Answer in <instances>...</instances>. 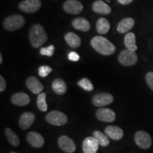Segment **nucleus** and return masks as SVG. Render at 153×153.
<instances>
[{"label":"nucleus","mask_w":153,"mask_h":153,"mask_svg":"<svg viewBox=\"0 0 153 153\" xmlns=\"http://www.w3.org/2000/svg\"><path fill=\"white\" fill-rule=\"evenodd\" d=\"M27 140L29 144L34 148H41L45 143L43 137L37 132H29L26 136Z\"/></svg>","instance_id":"13"},{"label":"nucleus","mask_w":153,"mask_h":153,"mask_svg":"<svg viewBox=\"0 0 153 153\" xmlns=\"http://www.w3.org/2000/svg\"><path fill=\"white\" fill-rule=\"evenodd\" d=\"M114 101V97L108 93H99L96 94L92 99V103L97 107L109 105Z\"/></svg>","instance_id":"8"},{"label":"nucleus","mask_w":153,"mask_h":153,"mask_svg":"<svg viewBox=\"0 0 153 153\" xmlns=\"http://www.w3.org/2000/svg\"><path fill=\"white\" fill-rule=\"evenodd\" d=\"M46 120L50 124L54 126H63L68 122V117L65 114L58 111H53L47 114Z\"/></svg>","instance_id":"6"},{"label":"nucleus","mask_w":153,"mask_h":153,"mask_svg":"<svg viewBox=\"0 0 153 153\" xmlns=\"http://www.w3.org/2000/svg\"><path fill=\"white\" fill-rule=\"evenodd\" d=\"M105 133L107 136L114 140H119L123 136V130L118 126H107L105 128Z\"/></svg>","instance_id":"16"},{"label":"nucleus","mask_w":153,"mask_h":153,"mask_svg":"<svg viewBox=\"0 0 153 153\" xmlns=\"http://www.w3.org/2000/svg\"><path fill=\"white\" fill-rule=\"evenodd\" d=\"M93 136L98 141L99 144L102 147H106L109 144V140L107 135L99 131H95L93 133Z\"/></svg>","instance_id":"26"},{"label":"nucleus","mask_w":153,"mask_h":153,"mask_svg":"<svg viewBox=\"0 0 153 153\" xmlns=\"http://www.w3.org/2000/svg\"><path fill=\"white\" fill-rule=\"evenodd\" d=\"M99 143L94 136L85 139L82 144L84 153H97L99 148Z\"/></svg>","instance_id":"11"},{"label":"nucleus","mask_w":153,"mask_h":153,"mask_svg":"<svg viewBox=\"0 0 153 153\" xmlns=\"http://www.w3.org/2000/svg\"><path fill=\"white\" fill-rule=\"evenodd\" d=\"M54 51L55 46L53 45H51L48 47L42 48L40 50V53H41L42 55L51 57L53 56V54H54Z\"/></svg>","instance_id":"29"},{"label":"nucleus","mask_w":153,"mask_h":153,"mask_svg":"<svg viewBox=\"0 0 153 153\" xmlns=\"http://www.w3.org/2000/svg\"><path fill=\"white\" fill-rule=\"evenodd\" d=\"M110 29V24L105 18H101L97 21V30L99 33L106 34Z\"/></svg>","instance_id":"24"},{"label":"nucleus","mask_w":153,"mask_h":153,"mask_svg":"<svg viewBox=\"0 0 153 153\" xmlns=\"http://www.w3.org/2000/svg\"><path fill=\"white\" fill-rule=\"evenodd\" d=\"M68 59L72 62H76L79 60V55L76 52H70L68 54Z\"/></svg>","instance_id":"32"},{"label":"nucleus","mask_w":153,"mask_h":153,"mask_svg":"<svg viewBox=\"0 0 153 153\" xmlns=\"http://www.w3.org/2000/svg\"><path fill=\"white\" fill-rule=\"evenodd\" d=\"M93 11L101 14H108L111 13V7L101 0L96 1L92 5Z\"/></svg>","instance_id":"19"},{"label":"nucleus","mask_w":153,"mask_h":153,"mask_svg":"<svg viewBox=\"0 0 153 153\" xmlns=\"http://www.w3.org/2000/svg\"><path fill=\"white\" fill-rule=\"evenodd\" d=\"M65 39L69 45L73 48H76L81 45V39L76 34L69 32L65 36Z\"/></svg>","instance_id":"21"},{"label":"nucleus","mask_w":153,"mask_h":153,"mask_svg":"<svg viewBox=\"0 0 153 153\" xmlns=\"http://www.w3.org/2000/svg\"><path fill=\"white\" fill-rule=\"evenodd\" d=\"M145 80H146L147 84L149 86V87L153 91V72H150L147 73L145 76Z\"/></svg>","instance_id":"31"},{"label":"nucleus","mask_w":153,"mask_h":153,"mask_svg":"<svg viewBox=\"0 0 153 153\" xmlns=\"http://www.w3.org/2000/svg\"><path fill=\"white\" fill-rule=\"evenodd\" d=\"M118 62L123 66L134 65L137 61V56L134 51L124 50L120 53L118 57Z\"/></svg>","instance_id":"5"},{"label":"nucleus","mask_w":153,"mask_h":153,"mask_svg":"<svg viewBox=\"0 0 153 153\" xmlns=\"http://www.w3.org/2000/svg\"><path fill=\"white\" fill-rule=\"evenodd\" d=\"M41 7V2L40 0H25L19 5V9L26 13H35Z\"/></svg>","instance_id":"7"},{"label":"nucleus","mask_w":153,"mask_h":153,"mask_svg":"<svg viewBox=\"0 0 153 153\" xmlns=\"http://www.w3.org/2000/svg\"><path fill=\"white\" fill-rule=\"evenodd\" d=\"M77 85L82 89L87 91H91L94 89V86L91 82L87 78H83L77 82Z\"/></svg>","instance_id":"28"},{"label":"nucleus","mask_w":153,"mask_h":153,"mask_svg":"<svg viewBox=\"0 0 153 153\" xmlns=\"http://www.w3.org/2000/svg\"><path fill=\"white\" fill-rule=\"evenodd\" d=\"M11 102L16 106H26L29 104L30 98L28 94L24 92H19L15 94L11 97Z\"/></svg>","instance_id":"17"},{"label":"nucleus","mask_w":153,"mask_h":153,"mask_svg":"<svg viewBox=\"0 0 153 153\" xmlns=\"http://www.w3.org/2000/svg\"><path fill=\"white\" fill-rule=\"evenodd\" d=\"M58 145L63 151L68 153H72L76 150L75 143L67 135H62L58 139Z\"/></svg>","instance_id":"9"},{"label":"nucleus","mask_w":153,"mask_h":153,"mask_svg":"<svg viewBox=\"0 0 153 153\" xmlns=\"http://www.w3.org/2000/svg\"><path fill=\"white\" fill-rule=\"evenodd\" d=\"M133 0H118V1L120 4L123 5H126V4H128L131 3Z\"/></svg>","instance_id":"34"},{"label":"nucleus","mask_w":153,"mask_h":153,"mask_svg":"<svg viewBox=\"0 0 153 153\" xmlns=\"http://www.w3.org/2000/svg\"><path fill=\"white\" fill-rule=\"evenodd\" d=\"M6 87H7V83H6L4 78L1 75L0 76V91H4Z\"/></svg>","instance_id":"33"},{"label":"nucleus","mask_w":153,"mask_h":153,"mask_svg":"<svg viewBox=\"0 0 153 153\" xmlns=\"http://www.w3.org/2000/svg\"><path fill=\"white\" fill-rule=\"evenodd\" d=\"M96 116L99 120L104 122H108V123L114 121L116 119V114L110 108H99L96 113Z\"/></svg>","instance_id":"12"},{"label":"nucleus","mask_w":153,"mask_h":153,"mask_svg":"<svg viewBox=\"0 0 153 153\" xmlns=\"http://www.w3.org/2000/svg\"><path fill=\"white\" fill-rule=\"evenodd\" d=\"M135 41H136L135 36L133 33H128L124 38V43H125L126 47L127 48L128 50L134 51V52L137 48Z\"/></svg>","instance_id":"22"},{"label":"nucleus","mask_w":153,"mask_h":153,"mask_svg":"<svg viewBox=\"0 0 153 153\" xmlns=\"http://www.w3.org/2000/svg\"><path fill=\"white\" fill-rule=\"evenodd\" d=\"M25 24V19L21 15H12L5 19L4 27L9 31H14L22 28Z\"/></svg>","instance_id":"3"},{"label":"nucleus","mask_w":153,"mask_h":153,"mask_svg":"<svg viewBox=\"0 0 153 153\" xmlns=\"http://www.w3.org/2000/svg\"><path fill=\"white\" fill-rule=\"evenodd\" d=\"M26 85L30 91H31L33 94H41L43 89V85L35 76H29L26 79Z\"/></svg>","instance_id":"14"},{"label":"nucleus","mask_w":153,"mask_h":153,"mask_svg":"<svg viewBox=\"0 0 153 153\" xmlns=\"http://www.w3.org/2000/svg\"><path fill=\"white\" fill-rule=\"evenodd\" d=\"M63 9L69 14H78L83 10V6L76 0H68L63 4Z\"/></svg>","instance_id":"10"},{"label":"nucleus","mask_w":153,"mask_h":153,"mask_svg":"<svg viewBox=\"0 0 153 153\" xmlns=\"http://www.w3.org/2000/svg\"><path fill=\"white\" fill-rule=\"evenodd\" d=\"M93 48L101 55H110L115 53L116 47L112 43L102 36H95L91 41Z\"/></svg>","instance_id":"1"},{"label":"nucleus","mask_w":153,"mask_h":153,"mask_svg":"<svg viewBox=\"0 0 153 153\" xmlns=\"http://www.w3.org/2000/svg\"><path fill=\"white\" fill-rule=\"evenodd\" d=\"M3 62V57H2V55L0 54V64H1Z\"/></svg>","instance_id":"35"},{"label":"nucleus","mask_w":153,"mask_h":153,"mask_svg":"<svg viewBox=\"0 0 153 153\" xmlns=\"http://www.w3.org/2000/svg\"><path fill=\"white\" fill-rule=\"evenodd\" d=\"M52 88L57 94L62 95L66 92L67 86L65 82L61 79H56L53 82Z\"/></svg>","instance_id":"23"},{"label":"nucleus","mask_w":153,"mask_h":153,"mask_svg":"<svg viewBox=\"0 0 153 153\" xmlns=\"http://www.w3.org/2000/svg\"><path fill=\"white\" fill-rule=\"evenodd\" d=\"M72 26L75 29L87 32L90 29V24L87 19L85 18H76L72 23Z\"/></svg>","instance_id":"20"},{"label":"nucleus","mask_w":153,"mask_h":153,"mask_svg":"<svg viewBox=\"0 0 153 153\" xmlns=\"http://www.w3.org/2000/svg\"><path fill=\"white\" fill-rule=\"evenodd\" d=\"M46 94L45 93H41L38 96L37 98V106L41 110V111H46L48 109V105L46 103Z\"/></svg>","instance_id":"27"},{"label":"nucleus","mask_w":153,"mask_h":153,"mask_svg":"<svg viewBox=\"0 0 153 153\" xmlns=\"http://www.w3.org/2000/svg\"><path fill=\"white\" fill-rule=\"evenodd\" d=\"M10 153H17V152H11Z\"/></svg>","instance_id":"36"},{"label":"nucleus","mask_w":153,"mask_h":153,"mask_svg":"<svg viewBox=\"0 0 153 153\" xmlns=\"http://www.w3.org/2000/svg\"><path fill=\"white\" fill-rule=\"evenodd\" d=\"M135 25V21L132 18L123 19L119 22L117 26V30L120 33H125L128 32Z\"/></svg>","instance_id":"18"},{"label":"nucleus","mask_w":153,"mask_h":153,"mask_svg":"<svg viewBox=\"0 0 153 153\" xmlns=\"http://www.w3.org/2000/svg\"><path fill=\"white\" fill-rule=\"evenodd\" d=\"M5 135L11 145H12L14 147L19 146L20 140H19L18 135L14 131H12L11 128H7L5 130Z\"/></svg>","instance_id":"25"},{"label":"nucleus","mask_w":153,"mask_h":153,"mask_svg":"<svg viewBox=\"0 0 153 153\" xmlns=\"http://www.w3.org/2000/svg\"><path fill=\"white\" fill-rule=\"evenodd\" d=\"M35 120V116L30 112H26L22 115L19 119V126L22 130L29 128Z\"/></svg>","instance_id":"15"},{"label":"nucleus","mask_w":153,"mask_h":153,"mask_svg":"<svg viewBox=\"0 0 153 153\" xmlns=\"http://www.w3.org/2000/svg\"><path fill=\"white\" fill-rule=\"evenodd\" d=\"M134 139L137 146L143 150L149 149L152 145V137L145 131H137L135 133Z\"/></svg>","instance_id":"4"},{"label":"nucleus","mask_w":153,"mask_h":153,"mask_svg":"<svg viewBox=\"0 0 153 153\" xmlns=\"http://www.w3.org/2000/svg\"><path fill=\"white\" fill-rule=\"evenodd\" d=\"M29 38L31 45L37 48L46 42L48 36L46 32L41 25L35 24L30 28Z\"/></svg>","instance_id":"2"},{"label":"nucleus","mask_w":153,"mask_h":153,"mask_svg":"<svg viewBox=\"0 0 153 153\" xmlns=\"http://www.w3.org/2000/svg\"><path fill=\"white\" fill-rule=\"evenodd\" d=\"M52 68L49 66H41L38 68V74L41 77H45L52 72Z\"/></svg>","instance_id":"30"}]
</instances>
